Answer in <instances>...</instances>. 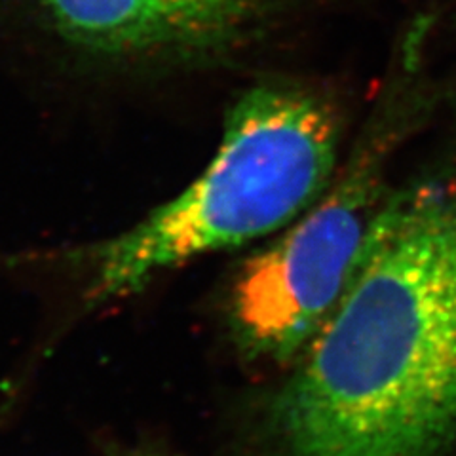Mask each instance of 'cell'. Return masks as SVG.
Listing matches in <instances>:
<instances>
[{
	"instance_id": "1",
	"label": "cell",
	"mask_w": 456,
	"mask_h": 456,
	"mask_svg": "<svg viewBox=\"0 0 456 456\" xmlns=\"http://www.w3.org/2000/svg\"><path fill=\"white\" fill-rule=\"evenodd\" d=\"M276 426L288 456H439L456 439V198L428 187L379 209Z\"/></svg>"
},
{
	"instance_id": "2",
	"label": "cell",
	"mask_w": 456,
	"mask_h": 456,
	"mask_svg": "<svg viewBox=\"0 0 456 456\" xmlns=\"http://www.w3.org/2000/svg\"><path fill=\"white\" fill-rule=\"evenodd\" d=\"M337 122L301 90L259 86L228 112L221 145L187 189L130 231L78 253L88 308L141 291L200 255L266 236L308 209L331 179Z\"/></svg>"
},
{
	"instance_id": "3",
	"label": "cell",
	"mask_w": 456,
	"mask_h": 456,
	"mask_svg": "<svg viewBox=\"0 0 456 456\" xmlns=\"http://www.w3.org/2000/svg\"><path fill=\"white\" fill-rule=\"evenodd\" d=\"M367 171L352 174L246 263L232 291L244 346L288 360L314 340L363 265L380 208Z\"/></svg>"
},
{
	"instance_id": "4",
	"label": "cell",
	"mask_w": 456,
	"mask_h": 456,
	"mask_svg": "<svg viewBox=\"0 0 456 456\" xmlns=\"http://www.w3.org/2000/svg\"><path fill=\"white\" fill-rule=\"evenodd\" d=\"M268 0H25L53 46L99 69L167 73L246 37Z\"/></svg>"
}]
</instances>
